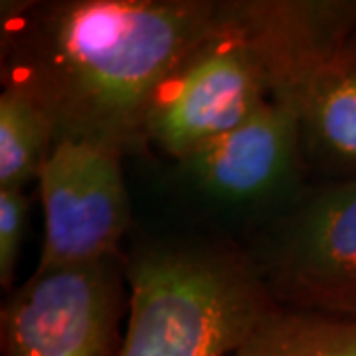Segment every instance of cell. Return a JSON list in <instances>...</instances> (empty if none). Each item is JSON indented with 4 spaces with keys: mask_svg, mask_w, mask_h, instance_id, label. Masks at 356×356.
Here are the masks:
<instances>
[{
    "mask_svg": "<svg viewBox=\"0 0 356 356\" xmlns=\"http://www.w3.org/2000/svg\"><path fill=\"white\" fill-rule=\"evenodd\" d=\"M2 86L24 91L56 143L149 149L147 119L168 76L224 28L218 0L2 2Z\"/></svg>",
    "mask_w": 356,
    "mask_h": 356,
    "instance_id": "1",
    "label": "cell"
},
{
    "mask_svg": "<svg viewBox=\"0 0 356 356\" xmlns=\"http://www.w3.org/2000/svg\"><path fill=\"white\" fill-rule=\"evenodd\" d=\"M125 277L119 356H229L277 307L254 257L220 243L143 245Z\"/></svg>",
    "mask_w": 356,
    "mask_h": 356,
    "instance_id": "2",
    "label": "cell"
},
{
    "mask_svg": "<svg viewBox=\"0 0 356 356\" xmlns=\"http://www.w3.org/2000/svg\"><path fill=\"white\" fill-rule=\"evenodd\" d=\"M254 261L280 307L356 318V178L311 188Z\"/></svg>",
    "mask_w": 356,
    "mask_h": 356,
    "instance_id": "3",
    "label": "cell"
},
{
    "mask_svg": "<svg viewBox=\"0 0 356 356\" xmlns=\"http://www.w3.org/2000/svg\"><path fill=\"white\" fill-rule=\"evenodd\" d=\"M125 261L36 273L0 313L2 356H119L127 323Z\"/></svg>",
    "mask_w": 356,
    "mask_h": 356,
    "instance_id": "4",
    "label": "cell"
},
{
    "mask_svg": "<svg viewBox=\"0 0 356 356\" xmlns=\"http://www.w3.org/2000/svg\"><path fill=\"white\" fill-rule=\"evenodd\" d=\"M119 154L89 140L54 143L38 175L44 240L36 273L117 257L131 224Z\"/></svg>",
    "mask_w": 356,
    "mask_h": 356,
    "instance_id": "5",
    "label": "cell"
},
{
    "mask_svg": "<svg viewBox=\"0 0 356 356\" xmlns=\"http://www.w3.org/2000/svg\"><path fill=\"white\" fill-rule=\"evenodd\" d=\"M269 99L264 67L224 20L216 36L192 51L159 89L147 119L149 149L180 163L242 125Z\"/></svg>",
    "mask_w": 356,
    "mask_h": 356,
    "instance_id": "6",
    "label": "cell"
},
{
    "mask_svg": "<svg viewBox=\"0 0 356 356\" xmlns=\"http://www.w3.org/2000/svg\"><path fill=\"white\" fill-rule=\"evenodd\" d=\"M222 8L264 67L273 102L289 99L356 34V0H224Z\"/></svg>",
    "mask_w": 356,
    "mask_h": 356,
    "instance_id": "7",
    "label": "cell"
},
{
    "mask_svg": "<svg viewBox=\"0 0 356 356\" xmlns=\"http://www.w3.org/2000/svg\"><path fill=\"white\" fill-rule=\"evenodd\" d=\"M305 165L297 113L273 99L178 163L200 191L228 204L261 202L280 194L299 180Z\"/></svg>",
    "mask_w": 356,
    "mask_h": 356,
    "instance_id": "8",
    "label": "cell"
},
{
    "mask_svg": "<svg viewBox=\"0 0 356 356\" xmlns=\"http://www.w3.org/2000/svg\"><path fill=\"white\" fill-rule=\"evenodd\" d=\"M280 103L297 113L307 165L331 180L356 178V34Z\"/></svg>",
    "mask_w": 356,
    "mask_h": 356,
    "instance_id": "9",
    "label": "cell"
},
{
    "mask_svg": "<svg viewBox=\"0 0 356 356\" xmlns=\"http://www.w3.org/2000/svg\"><path fill=\"white\" fill-rule=\"evenodd\" d=\"M229 356H356V318L277 305Z\"/></svg>",
    "mask_w": 356,
    "mask_h": 356,
    "instance_id": "10",
    "label": "cell"
},
{
    "mask_svg": "<svg viewBox=\"0 0 356 356\" xmlns=\"http://www.w3.org/2000/svg\"><path fill=\"white\" fill-rule=\"evenodd\" d=\"M50 119L30 95L13 86L0 93V188L26 191L54 147Z\"/></svg>",
    "mask_w": 356,
    "mask_h": 356,
    "instance_id": "11",
    "label": "cell"
},
{
    "mask_svg": "<svg viewBox=\"0 0 356 356\" xmlns=\"http://www.w3.org/2000/svg\"><path fill=\"white\" fill-rule=\"evenodd\" d=\"M30 200L26 191L0 188V285L10 289L24 242Z\"/></svg>",
    "mask_w": 356,
    "mask_h": 356,
    "instance_id": "12",
    "label": "cell"
}]
</instances>
